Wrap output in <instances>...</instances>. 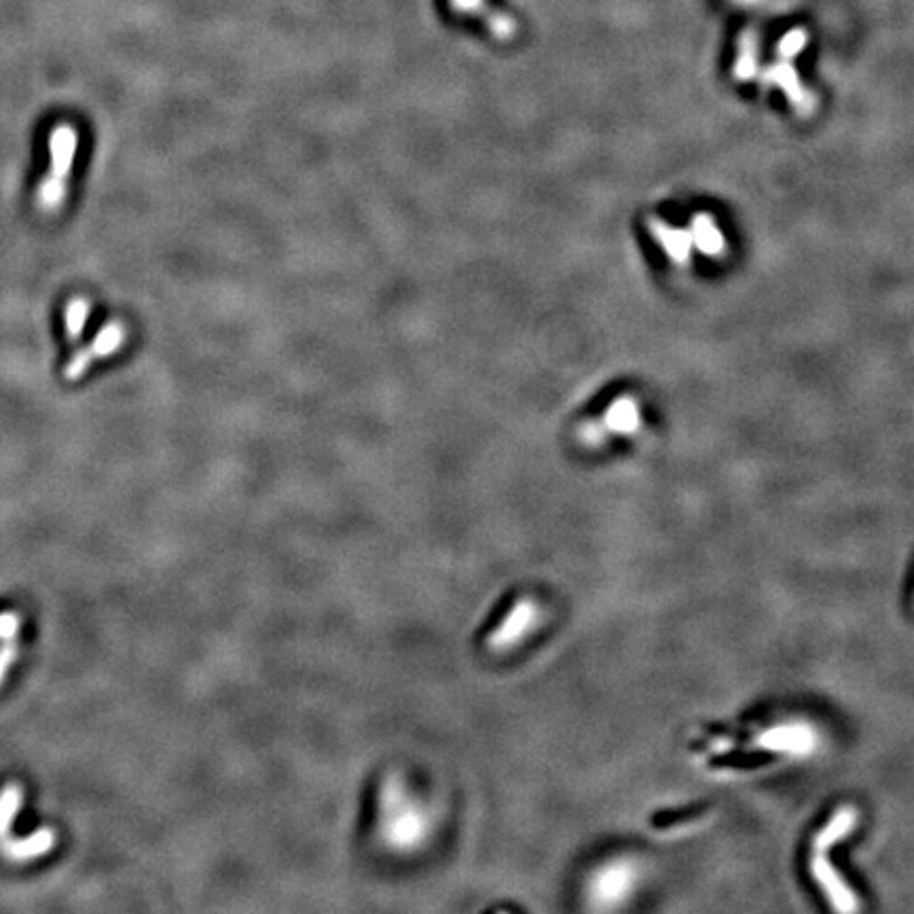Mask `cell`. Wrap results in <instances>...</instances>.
Listing matches in <instances>:
<instances>
[{"mask_svg":"<svg viewBox=\"0 0 914 914\" xmlns=\"http://www.w3.org/2000/svg\"><path fill=\"white\" fill-rule=\"evenodd\" d=\"M379 836L396 853L417 851L430 836V815L409 788L387 777L379 794Z\"/></svg>","mask_w":914,"mask_h":914,"instance_id":"obj_1","label":"cell"},{"mask_svg":"<svg viewBox=\"0 0 914 914\" xmlns=\"http://www.w3.org/2000/svg\"><path fill=\"white\" fill-rule=\"evenodd\" d=\"M79 134L68 123H58L49 132V168L41 178L36 200L39 208L47 214H55L66 200L68 181H70L74 157H77Z\"/></svg>","mask_w":914,"mask_h":914,"instance_id":"obj_2","label":"cell"},{"mask_svg":"<svg viewBox=\"0 0 914 914\" xmlns=\"http://www.w3.org/2000/svg\"><path fill=\"white\" fill-rule=\"evenodd\" d=\"M538 605L531 602V599H518L510 608V612L504 616V620L499 622L496 631L490 635L487 646L493 652L512 650V648L518 646V641H523L534 631V627L538 625Z\"/></svg>","mask_w":914,"mask_h":914,"instance_id":"obj_3","label":"cell"},{"mask_svg":"<svg viewBox=\"0 0 914 914\" xmlns=\"http://www.w3.org/2000/svg\"><path fill=\"white\" fill-rule=\"evenodd\" d=\"M126 337H127V332H126V326L123 324L110 322V324L104 326L102 331H98L94 341H91L88 348L79 350L77 354L68 360V364L64 367L66 379L68 381L81 379V377L88 375V370L94 367L98 360H104V358L115 354V351L119 350L123 343H126Z\"/></svg>","mask_w":914,"mask_h":914,"instance_id":"obj_4","label":"cell"},{"mask_svg":"<svg viewBox=\"0 0 914 914\" xmlns=\"http://www.w3.org/2000/svg\"><path fill=\"white\" fill-rule=\"evenodd\" d=\"M447 5L453 14L483 23L493 39L508 42L517 36V22L512 15L493 7L490 0H447Z\"/></svg>","mask_w":914,"mask_h":914,"instance_id":"obj_5","label":"cell"},{"mask_svg":"<svg viewBox=\"0 0 914 914\" xmlns=\"http://www.w3.org/2000/svg\"><path fill=\"white\" fill-rule=\"evenodd\" d=\"M635 882V868L629 862H614L602 868L591 885V895L599 906L610 908L620 904L631 893Z\"/></svg>","mask_w":914,"mask_h":914,"instance_id":"obj_6","label":"cell"},{"mask_svg":"<svg viewBox=\"0 0 914 914\" xmlns=\"http://www.w3.org/2000/svg\"><path fill=\"white\" fill-rule=\"evenodd\" d=\"M753 745L764 750L789 751V753H811L817 745V734L807 724H786L775 726L770 731L758 734Z\"/></svg>","mask_w":914,"mask_h":914,"instance_id":"obj_7","label":"cell"},{"mask_svg":"<svg viewBox=\"0 0 914 914\" xmlns=\"http://www.w3.org/2000/svg\"><path fill=\"white\" fill-rule=\"evenodd\" d=\"M811 870L815 879L821 885V889L827 893V900L832 901V906L841 912H853L857 910V900L851 889L844 885V881L838 876L836 870H834L824 855H817L811 862Z\"/></svg>","mask_w":914,"mask_h":914,"instance_id":"obj_8","label":"cell"},{"mask_svg":"<svg viewBox=\"0 0 914 914\" xmlns=\"http://www.w3.org/2000/svg\"><path fill=\"white\" fill-rule=\"evenodd\" d=\"M55 830L51 827H41L39 832H34L33 836L22 838V841H5L0 844L3 853L14 862H26L33 860V857H41L49 853L55 847Z\"/></svg>","mask_w":914,"mask_h":914,"instance_id":"obj_9","label":"cell"},{"mask_svg":"<svg viewBox=\"0 0 914 914\" xmlns=\"http://www.w3.org/2000/svg\"><path fill=\"white\" fill-rule=\"evenodd\" d=\"M855 821H857V813H855L853 807L838 808L836 817H834L830 824H827L824 830L817 834V838H815V847H817V851H825L827 847H832L834 843L841 841V838H844L851 830H853Z\"/></svg>","mask_w":914,"mask_h":914,"instance_id":"obj_10","label":"cell"},{"mask_svg":"<svg viewBox=\"0 0 914 914\" xmlns=\"http://www.w3.org/2000/svg\"><path fill=\"white\" fill-rule=\"evenodd\" d=\"M23 800V789L17 783H9V786L3 788L0 792V841L7 838L11 830V824L17 817V811H20Z\"/></svg>","mask_w":914,"mask_h":914,"instance_id":"obj_11","label":"cell"},{"mask_svg":"<svg viewBox=\"0 0 914 914\" xmlns=\"http://www.w3.org/2000/svg\"><path fill=\"white\" fill-rule=\"evenodd\" d=\"M89 312H91V305L85 296H74V299L66 303L64 326H66V335H68V339H70V341L81 339L85 324H88Z\"/></svg>","mask_w":914,"mask_h":914,"instance_id":"obj_12","label":"cell"},{"mask_svg":"<svg viewBox=\"0 0 914 914\" xmlns=\"http://www.w3.org/2000/svg\"><path fill=\"white\" fill-rule=\"evenodd\" d=\"M22 620L14 612L0 614V641H14L20 635Z\"/></svg>","mask_w":914,"mask_h":914,"instance_id":"obj_13","label":"cell"},{"mask_svg":"<svg viewBox=\"0 0 914 914\" xmlns=\"http://www.w3.org/2000/svg\"><path fill=\"white\" fill-rule=\"evenodd\" d=\"M17 644L15 639L14 641H5V646L0 648V684L5 682V676H7V671L11 669V665H14V660L17 658Z\"/></svg>","mask_w":914,"mask_h":914,"instance_id":"obj_14","label":"cell"},{"mask_svg":"<svg viewBox=\"0 0 914 914\" xmlns=\"http://www.w3.org/2000/svg\"><path fill=\"white\" fill-rule=\"evenodd\" d=\"M737 3H756V0H737Z\"/></svg>","mask_w":914,"mask_h":914,"instance_id":"obj_15","label":"cell"}]
</instances>
